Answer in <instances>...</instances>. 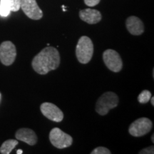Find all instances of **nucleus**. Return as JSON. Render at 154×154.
Masks as SVG:
<instances>
[{
	"instance_id": "nucleus-1",
	"label": "nucleus",
	"mask_w": 154,
	"mask_h": 154,
	"mask_svg": "<svg viewBox=\"0 0 154 154\" xmlns=\"http://www.w3.org/2000/svg\"><path fill=\"white\" fill-rule=\"evenodd\" d=\"M60 64V54L54 47L44 48L36 54L32 61L34 70L38 74L45 75L55 70Z\"/></svg>"
},
{
	"instance_id": "nucleus-2",
	"label": "nucleus",
	"mask_w": 154,
	"mask_h": 154,
	"mask_svg": "<svg viewBox=\"0 0 154 154\" xmlns=\"http://www.w3.org/2000/svg\"><path fill=\"white\" fill-rule=\"evenodd\" d=\"M94 54V44L91 38L82 36L79 39L76 47V56L81 63L86 64L91 60Z\"/></svg>"
},
{
	"instance_id": "nucleus-3",
	"label": "nucleus",
	"mask_w": 154,
	"mask_h": 154,
	"mask_svg": "<svg viewBox=\"0 0 154 154\" xmlns=\"http://www.w3.org/2000/svg\"><path fill=\"white\" fill-rule=\"evenodd\" d=\"M119 104V97L115 93L108 91L100 96L96 103V111L101 116L106 115L109 111Z\"/></svg>"
},
{
	"instance_id": "nucleus-4",
	"label": "nucleus",
	"mask_w": 154,
	"mask_h": 154,
	"mask_svg": "<svg viewBox=\"0 0 154 154\" xmlns=\"http://www.w3.org/2000/svg\"><path fill=\"white\" fill-rule=\"evenodd\" d=\"M49 140L51 143L59 149H66L73 143L72 136L59 128H54L51 129L49 134Z\"/></svg>"
},
{
	"instance_id": "nucleus-5",
	"label": "nucleus",
	"mask_w": 154,
	"mask_h": 154,
	"mask_svg": "<svg viewBox=\"0 0 154 154\" xmlns=\"http://www.w3.org/2000/svg\"><path fill=\"white\" fill-rule=\"evenodd\" d=\"M153 127V123L148 118H140L130 125L128 132L135 137H140L149 133Z\"/></svg>"
},
{
	"instance_id": "nucleus-6",
	"label": "nucleus",
	"mask_w": 154,
	"mask_h": 154,
	"mask_svg": "<svg viewBox=\"0 0 154 154\" xmlns=\"http://www.w3.org/2000/svg\"><path fill=\"white\" fill-rule=\"evenodd\" d=\"M103 60L105 65L111 72L118 73L123 68V61L116 51L107 49L103 54Z\"/></svg>"
},
{
	"instance_id": "nucleus-7",
	"label": "nucleus",
	"mask_w": 154,
	"mask_h": 154,
	"mask_svg": "<svg viewBox=\"0 0 154 154\" xmlns=\"http://www.w3.org/2000/svg\"><path fill=\"white\" fill-rule=\"evenodd\" d=\"M17 57L16 47L10 41H5L0 44V61L5 66H10Z\"/></svg>"
},
{
	"instance_id": "nucleus-8",
	"label": "nucleus",
	"mask_w": 154,
	"mask_h": 154,
	"mask_svg": "<svg viewBox=\"0 0 154 154\" xmlns=\"http://www.w3.org/2000/svg\"><path fill=\"white\" fill-rule=\"evenodd\" d=\"M25 14L33 20H39L43 17V11L36 0H21V7Z\"/></svg>"
},
{
	"instance_id": "nucleus-9",
	"label": "nucleus",
	"mask_w": 154,
	"mask_h": 154,
	"mask_svg": "<svg viewBox=\"0 0 154 154\" xmlns=\"http://www.w3.org/2000/svg\"><path fill=\"white\" fill-rule=\"evenodd\" d=\"M41 112L44 116L47 117L49 120L59 123L63 121V113L59 108L54 103L45 102L40 106Z\"/></svg>"
},
{
	"instance_id": "nucleus-10",
	"label": "nucleus",
	"mask_w": 154,
	"mask_h": 154,
	"mask_svg": "<svg viewBox=\"0 0 154 154\" xmlns=\"http://www.w3.org/2000/svg\"><path fill=\"white\" fill-rule=\"evenodd\" d=\"M15 137L17 140L24 142L29 146H34L37 143V136L33 130L28 128H22L16 132Z\"/></svg>"
},
{
	"instance_id": "nucleus-11",
	"label": "nucleus",
	"mask_w": 154,
	"mask_h": 154,
	"mask_svg": "<svg viewBox=\"0 0 154 154\" xmlns=\"http://www.w3.org/2000/svg\"><path fill=\"white\" fill-rule=\"evenodd\" d=\"M126 26L127 30L132 35H140L144 32L143 23L137 17L131 16L128 17L126 19Z\"/></svg>"
},
{
	"instance_id": "nucleus-12",
	"label": "nucleus",
	"mask_w": 154,
	"mask_h": 154,
	"mask_svg": "<svg viewBox=\"0 0 154 154\" xmlns=\"http://www.w3.org/2000/svg\"><path fill=\"white\" fill-rule=\"evenodd\" d=\"M79 17L82 21L89 24H97L102 18L101 12L93 9H85L81 10L79 11Z\"/></svg>"
},
{
	"instance_id": "nucleus-13",
	"label": "nucleus",
	"mask_w": 154,
	"mask_h": 154,
	"mask_svg": "<svg viewBox=\"0 0 154 154\" xmlns=\"http://www.w3.org/2000/svg\"><path fill=\"white\" fill-rule=\"evenodd\" d=\"M19 142L17 140L9 139L5 140L0 148V153L2 154H9L11 151L18 145Z\"/></svg>"
},
{
	"instance_id": "nucleus-14",
	"label": "nucleus",
	"mask_w": 154,
	"mask_h": 154,
	"mask_svg": "<svg viewBox=\"0 0 154 154\" xmlns=\"http://www.w3.org/2000/svg\"><path fill=\"white\" fill-rule=\"evenodd\" d=\"M0 4L11 11H17L20 9L21 0H0Z\"/></svg>"
},
{
	"instance_id": "nucleus-15",
	"label": "nucleus",
	"mask_w": 154,
	"mask_h": 154,
	"mask_svg": "<svg viewBox=\"0 0 154 154\" xmlns=\"http://www.w3.org/2000/svg\"><path fill=\"white\" fill-rule=\"evenodd\" d=\"M151 98V93L149 90H143L138 96V101L140 103H146L150 101Z\"/></svg>"
},
{
	"instance_id": "nucleus-16",
	"label": "nucleus",
	"mask_w": 154,
	"mask_h": 154,
	"mask_svg": "<svg viewBox=\"0 0 154 154\" xmlns=\"http://www.w3.org/2000/svg\"><path fill=\"white\" fill-rule=\"evenodd\" d=\"M111 152L110 150L108 149L107 148L103 147V146H99L96 149L93 150V151L91 152V154H111Z\"/></svg>"
},
{
	"instance_id": "nucleus-17",
	"label": "nucleus",
	"mask_w": 154,
	"mask_h": 154,
	"mask_svg": "<svg viewBox=\"0 0 154 154\" xmlns=\"http://www.w3.org/2000/svg\"><path fill=\"white\" fill-rule=\"evenodd\" d=\"M10 12L11 11L8 8L0 4V16L7 17L10 14Z\"/></svg>"
},
{
	"instance_id": "nucleus-18",
	"label": "nucleus",
	"mask_w": 154,
	"mask_h": 154,
	"mask_svg": "<svg viewBox=\"0 0 154 154\" xmlns=\"http://www.w3.org/2000/svg\"><path fill=\"white\" fill-rule=\"evenodd\" d=\"M138 153L140 154H153L154 153V149H153V146H149V147L146 148L141 151H140L138 152Z\"/></svg>"
},
{
	"instance_id": "nucleus-19",
	"label": "nucleus",
	"mask_w": 154,
	"mask_h": 154,
	"mask_svg": "<svg viewBox=\"0 0 154 154\" xmlns=\"http://www.w3.org/2000/svg\"><path fill=\"white\" fill-rule=\"evenodd\" d=\"M101 0H84V3L86 5H87L88 7H92L94 6L97 5L100 2Z\"/></svg>"
},
{
	"instance_id": "nucleus-20",
	"label": "nucleus",
	"mask_w": 154,
	"mask_h": 154,
	"mask_svg": "<svg viewBox=\"0 0 154 154\" xmlns=\"http://www.w3.org/2000/svg\"><path fill=\"white\" fill-rule=\"evenodd\" d=\"M150 100H151L152 106H154V97H153V96H151V99H150Z\"/></svg>"
},
{
	"instance_id": "nucleus-21",
	"label": "nucleus",
	"mask_w": 154,
	"mask_h": 154,
	"mask_svg": "<svg viewBox=\"0 0 154 154\" xmlns=\"http://www.w3.org/2000/svg\"><path fill=\"white\" fill-rule=\"evenodd\" d=\"M22 153H23L22 150H21V149L17 150V154H22Z\"/></svg>"
},
{
	"instance_id": "nucleus-22",
	"label": "nucleus",
	"mask_w": 154,
	"mask_h": 154,
	"mask_svg": "<svg viewBox=\"0 0 154 154\" xmlns=\"http://www.w3.org/2000/svg\"><path fill=\"white\" fill-rule=\"evenodd\" d=\"M153 137H154V135L153 134V135H152V136H151V140H152V142H153V143H154V140H153Z\"/></svg>"
}]
</instances>
